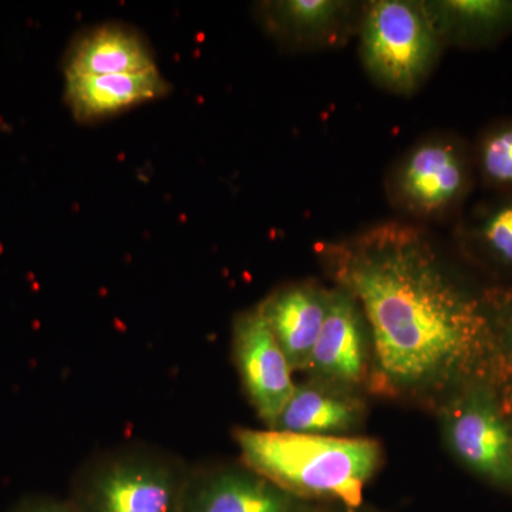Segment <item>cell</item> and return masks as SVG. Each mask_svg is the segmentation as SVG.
I'll return each instance as SVG.
<instances>
[{
	"instance_id": "obj_1",
	"label": "cell",
	"mask_w": 512,
	"mask_h": 512,
	"mask_svg": "<svg viewBox=\"0 0 512 512\" xmlns=\"http://www.w3.org/2000/svg\"><path fill=\"white\" fill-rule=\"evenodd\" d=\"M319 255L369 325L366 393L437 410L468 384L503 382L498 299L461 279L426 231L382 222Z\"/></svg>"
},
{
	"instance_id": "obj_2",
	"label": "cell",
	"mask_w": 512,
	"mask_h": 512,
	"mask_svg": "<svg viewBox=\"0 0 512 512\" xmlns=\"http://www.w3.org/2000/svg\"><path fill=\"white\" fill-rule=\"evenodd\" d=\"M242 464L306 501L363 507L367 483L383 460L369 437L315 436L279 430L237 429Z\"/></svg>"
},
{
	"instance_id": "obj_3",
	"label": "cell",
	"mask_w": 512,
	"mask_h": 512,
	"mask_svg": "<svg viewBox=\"0 0 512 512\" xmlns=\"http://www.w3.org/2000/svg\"><path fill=\"white\" fill-rule=\"evenodd\" d=\"M190 468L168 451L133 444L104 451L80 468L76 512H180Z\"/></svg>"
},
{
	"instance_id": "obj_4",
	"label": "cell",
	"mask_w": 512,
	"mask_h": 512,
	"mask_svg": "<svg viewBox=\"0 0 512 512\" xmlns=\"http://www.w3.org/2000/svg\"><path fill=\"white\" fill-rule=\"evenodd\" d=\"M444 45L427 3L370 2L360 25L367 73L390 92L412 94L429 76Z\"/></svg>"
},
{
	"instance_id": "obj_5",
	"label": "cell",
	"mask_w": 512,
	"mask_h": 512,
	"mask_svg": "<svg viewBox=\"0 0 512 512\" xmlns=\"http://www.w3.org/2000/svg\"><path fill=\"white\" fill-rule=\"evenodd\" d=\"M437 413L444 441L457 461L484 480L512 490L511 429L497 387L490 382L468 384Z\"/></svg>"
},
{
	"instance_id": "obj_6",
	"label": "cell",
	"mask_w": 512,
	"mask_h": 512,
	"mask_svg": "<svg viewBox=\"0 0 512 512\" xmlns=\"http://www.w3.org/2000/svg\"><path fill=\"white\" fill-rule=\"evenodd\" d=\"M474 154L456 138L436 137L417 144L392 178L397 204L416 217L439 218L456 211L473 190Z\"/></svg>"
},
{
	"instance_id": "obj_7",
	"label": "cell",
	"mask_w": 512,
	"mask_h": 512,
	"mask_svg": "<svg viewBox=\"0 0 512 512\" xmlns=\"http://www.w3.org/2000/svg\"><path fill=\"white\" fill-rule=\"evenodd\" d=\"M372 360V338L359 303L333 286L319 338L303 373L309 379L363 393L369 384Z\"/></svg>"
},
{
	"instance_id": "obj_8",
	"label": "cell",
	"mask_w": 512,
	"mask_h": 512,
	"mask_svg": "<svg viewBox=\"0 0 512 512\" xmlns=\"http://www.w3.org/2000/svg\"><path fill=\"white\" fill-rule=\"evenodd\" d=\"M232 350L251 406L265 426L272 429L296 384L292 367L258 305L235 318Z\"/></svg>"
},
{
	"instance_id": "obj_9",
	"label": "cell",
	"mask_w": 512,
	"mask_h": 512,
	"mask_svg": "<svg viewBox=\"0 0 512 512\" xmlns=\"http://www.w3.org/2000/svg\"><path fill=\"white\" fill-rule=\"evenodd\" d=\"M313 505L241 464L190 470L180 512H308Z\"/></svg>"
},
{
	"instance_id": "obj_10",
	"label": "cell",
	"mask_w": 512,
	"mask_h": 512,
	"mask_svg": "<svg viewBox=\"0 0 512 512\" xmlns=\"http://www.w3.org/2000/svg\"><path fill=\"white\" fill-rule=\"evenodd\" d=\"M328 299L329 289L301 282L276 289L258 305L293 372H303L308 365L325 320Z\"/></svg>"
},
{
	"instance_id": "obj_11",
	"label": "cell",
	"mask_w": 512,
	"mask_h": 512,
	"mask_svg": "<svg viewBox=\"0 0 512 512\" xmlns=\"http://www.w3.org/2000/svg\"><path fill=\"white\" fill-rule=\"evenodd\" d=\"M170 93L160 69L110 76L64 77V101L74 120L97 123Z\"/></svg>"
},
{
	"instance_id": "obj_12",
	"label": "cell",
	"mask_w": 512,
	"mask_h": 512,
	"mask_svg": "<svg viewBox=\"0 0 512 512\" xmlns=\"http://www.w3.org/2000/svg\"><path fill=\"white\" fill-rule=\"evenodd\" d=\"M157 67L146 37L126 23L109 22L83 32L64 53V77L110 76Z\"/></svg>"
},
{
	"instance_id": "obj_13",
	"label": "cell",
	"mask_w": 512,
	"mask_h": 512,
	"mask_svg": "<svg viewBox=\"0 0 512 512\" xmlns=\"http://www.w3.org/2000/svg\"><path fill=\"white\" fill-rule=\"evenodd\" d=\"M366 403L362 393L309 379L296 384L272 430L315 436H345L362 426Z\"/></svg>"
},
{
	"instance_id": "obj_14",
	"label": "cell",
	"mask_w": 512,
	"mask_h": 512,
	"mask_svg": "<svg viewBox=\"0 0 512 512\" xmlns=\"http://www.w3.org/2000/svg\"><path fill=\"white\" fill-rule=\"evenodd\" d=\"M352 5L339 0H278L258 6L266 32L285 45L332 42L342 35Z\"/></svg>"
},
{
	"instance_id": "obj_15",
	"label": "cell",
	"mask_w": 512,
	"mask_h": 512,
	"mask_svg": "<svg viewBox=\"0 0 512 512\" xmlns=\"http://www.w3.org/2000/svg\"><path fill=\"white\" fill-rule=\"evenodd\" d=\"M427 8L444 43L483 47L512 33V0H444Z\"/></svg>"
},
{
	"instance_id": "obj_16",
	"label": "cell",
	"mask_w": 512,
	"mask_h": 512,
	"mask_svg": "<svg viewBox=\"0 0 512 512\" xmlns=\"http://www.w3.org/2000/svg\"><path fill=\"white\" fill-rule=\"evenodd\" d=\"M463 239L480 261L512 272V194L478 205L464 222Z\"/></svg>"
},
{
	"instance_id": "obj_17",
	"label": "cell",
	"mask_w": 512,
	"mask_h": 512,
	"mask_svg": "<svg viewBox=\"0 0 512 512\" xmlns=\"http://www.w3.org/2000/svg\"><path fill=\"white\" fill-rule=\"evenodd\" d=\"M473 154L484 187L512 194V120L485 128Z\"/></svg>"
},
{
	"instance_id": "obj_18",
	"label": "cell",
	"mask_w": 512,
	"mask_h": 512,
	"mask_svg": "<svg viewBox=\"0 0 512 512\" xmlns=\"http://www.w3.org/2000/svg\"><path fill=\"white\" fill-rule=\"evenodd\" d=\"M497 320L503 353L505 387H512V293L507 298L498 299Z\"/></svg>"
},
{
	"instance_id": "obj_19",
	"label": "cell",
	"mask_w": 512,
	"mask_h": 512,
	"mask_svg": "<svg viewBox=\"0 0 512 512\" xmlns=\"http://www.w3.org/2000/svg\"><path fill=\"white\" fill-rule=\"evenodd\" d=\"M10 512H76V510L70 501L63 503L52 498H29Z\"/></svg>"
},
{
	"instance_id": "obj_20",
	"label": "cell",
	"mask_w": 512,
	"mask_h": 512,
	"mask_svg": "<svg viewBox=\"0 0 512 512\" xmlns=\"http://www.w3.org/2000/svg\"><path fill=\"white\" fill-rule=\"evenodd\" d=\"M308 512H370L365 510V508L360 507L357 510H350V508L342 507V505L338 504H326V505H313L311 510Z\"/></svg>"
},
{
	"instance_id": "obj_21",
	"label": "cell",
	"mask_w": 512,
	"mask_h": 512,
	"mask_svg": "<svg viewBox=\"0 0 512 512\" xmlns=\"http://www.w3.org/2000/svg\"><path fill=\"white\" fill-rule=\"evenodd\" d=\"M508 419V423H510V429H511V437H512V412L505 414Z\"/></svg>"
}]
</instances>
